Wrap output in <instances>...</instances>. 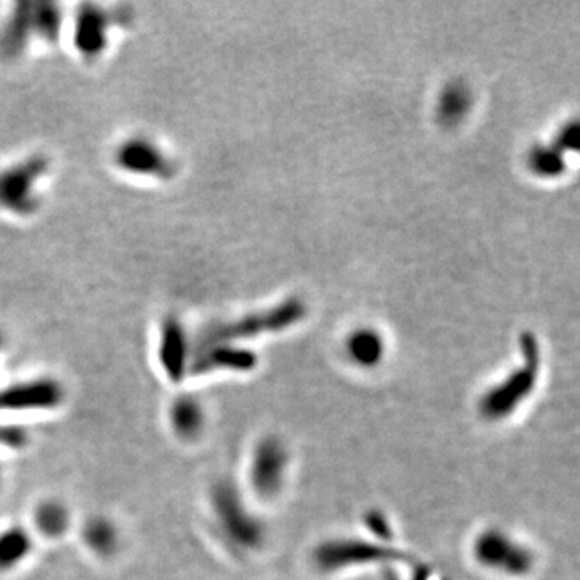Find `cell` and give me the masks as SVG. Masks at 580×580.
Segmentation results:
<instances>
[{
	"instance_id": "cell-4",
	"label": "cell",
	"mask_w": 580,
	"mask_h": 580,
	"mask_svg": "<svg viewBox=\"0 0 580 580\" xmlns=\"http://www.w3.org/2000/svg\"><path fill=\"white\" fill-rule=\"evenodd\" d=\"M213 513L224 540L242 555H253L268 543V526L245 503L241 490L231 482H220L213 489Z\"/></svg>"
},
{
	"instance_id": "cell-6",
	"label": "cell",
	"mask_w": 580,
	"mask_h": 580,
	"mask_svg": "<svg viewBox=\"0 0 580 580\" xmlns=\"http://www.w3.org/2000/svg\"><path fill=\"white\" fill-rule=\"evenodd\" d=\"M303 316V307L299 302H289L270 313L249 316L236 323L221 324L210 329L205 342L220 345L231 340L245 339V337L258 336L261 332L281 331L297 323Z\"/></svg>"
},
{
	"instance_id": "cell-10",
	"label": "cell",
	"mask_w": 580,
	"mask_h": 580,
	"mask_svg": "<svg viewBox=\"0 0 580 580\" xmlns=\"http://www.w3.org/2000/svg\"><path fill=\"white\" fill-rule=\"evenodd\" d=\"M257 366V357L250 350L242 348L220 347L213 345L203 357L197 361L200 371L212 369H232V371H250Z\"/></svg>"
},
{
	"instance_id": "cell-17",
	"label": "cell",
	"mask_w": 580,
	"mask_h": 580,
	"mask_svg": "<svg viewBox=\"0 0 580 580\" xmlns=\"http://www.w3.org/2000/svg\"><path fill=\"white\" fill-rule=\"evenodd\" d=\"M29 540L25 532L13 529L0 535V568H9L25 558Z\"/></svg>"
},
{
	"instance_id": "cell-2",
	"label": "cell",
	"mask_w": 580,
	"mask_h": 580,
	"mask_svg": "<svg viewBox=\"0 0 580 580\" xmlns=\"http://www.w3.org/2000/svg\"><path fill=\"white\" fill-rule=\"evenodd\" d=\"M411 555L400 545H386L365 535H332L311 548L310 563L321 576H342L365 569H397L411 564Z\"/></svg>"
},
{
	"instance_id": "cell-9",
	"label": "cell",
	"mask_w": 580,
	"mask_h": 580,
	"mask_svg": "<svg viewBox=\"0 0 580 580\" xmlns=\"http://www.w3.org/2000/svg\"><path fill=\"white\" fill-rule=\"evenodd\" d=\"M118 162L125 170L141 174H163L170 168L162 152L149 141H131L123 145Z\"/></svg>"
},
{
	"instance_id": "cell-21",
	"label": "cell",
	"mask_w": 580,
	"mask_h": 580,
	"mask_svg": "<svg viewBox=\"0 0 580 580\" xmlns=\"http://www.w3.org/2000/svg\"><path fill=\"white\" fill-rule=\"evenodd\" d=\"M408 580H435L434 571L427 564H411Z\"/></svg>"
},
{
	"instance_id": "cell-20",
	"label": "cell",
	"mask_w": 580,
	"mask_h": 580,
	"mask_svg": "<svg viewBox=\"0 0 580 580\" xmlns=\"http://www.w3.org/2000/svg\"><path fill=\"white\" fill-rule=\"evenodd\" d=\"M535 168H539L543 174H558L563 170V162L553 152H543L535 157Z\"/></svg>"
},
{
	"instance_id": "cell-5",
	"label": "cell",
	"mask_w": 580,
	"mask_h": 580,
	"mask_svg": "<svg viewBox=\"0 0 580 580\" xmlns=\"http://www.w3.org/2000/svg\"><path fill=\"white\" fill-rule=\"evenodd\" d=\"M294 466L289 442L278 434H266L255 442L249 458V489L261 503L278 502L286 493Z\"/></svg>"
},
{
	"instance_id": "cell-14",
	"label": "cell",
	"mask_w": 580,
	"mask_h": 580,
	"mask_svg": "<svg viewBox=\"0 0 580 580\" xmlns=\"http://www.w3.org/2000/svg\"><path fill=\"white\" fill-rule=\"evenodd\" d=\"M361 526L365 529V537L368 539L386 543V545H397L394 522L382 508H377V506L368 508L365 513L361 514Z\"/></svg>"
},
{
	"instance_id": "cell-15",
	"label": "cell",
	"mask_w": 580,
	"mask_h": 580,
	"mask_svg": "<svg viewBox=\"0 0 580 580\" xmlns=\"http://www.w3.org/2000/svg\"><path fill=\"white\" fill-rule=\"evenodd\" d=\"M55 389L49 384H36V386L18 387L12 390L5 402L9 406H17V408H29V406H44L54 403Z\"/></svg>"
},
{
	"instance_id": "cell-8",
	"label": "cell",
	"mask_w": 580,
	"mask_h": 580,
	"mask_svg": "<svg viewBox=\"0 0 580 580\" xmlns=\"http://www.w3.org/2000/svg\"><path fill=\"white\" fill-rule=\"evenodd\" d=\"M25 9L26 12L15 13V17L12 18L2 34L0 46H2L4 54L10 55V57L20 54V50L25 47L26 38H28L31 29H36L47 39H54L57 36L58 12L55 5H38L36 15L29 12L26 5Z\"/></svg>"
},
{
	"instance_id": "cell-22",
	"label": "cell",
	"mask_w": 580,
	"mask_h": 580,
	"mask_svg": "<svg viewBox=\"0 0 580 580\" xmlns=\"http://www.w3.org/2000/svg\"><path fill=\"white\" fill-rule=\"evenodd\" d=\"M577 141H579V129L574 125L564 131L560 139V145L563 149H576Z\"/></svg>"
},
{
	"instance_id": "cell-11",
	"label": "cell",
	"mask_w": 580,
	"mask_h": 580,
	"mask_svg": "<svg viewBox=\"0 0 580 580\" xmlns=\"http://www.w3.org/2000/svg\"><path fill=\"white\" fill-rule=\"evenodd\" d=\"M347 355L352 365L360 369H373L381 365L384 344L379 334L373 331H358L347 340Z\"/></svg>"
},
{
	"instance_id": "cell-7",
	"label": "cell",
	"mask_w": 580,
	"mask_h": 580,
	"mask_svg": "<svg viewBox=\"0 0 580 580\" xmlns=\"http://www.w3.org/2000/svg\"><path fill=\"white\" fill-rule=\"evenodd\" d=\"M46 170V160L33 158L0 174V207L21 215L33 212L38 203L34 197V184Z\"/></svg>"
},
{
	"instance_id": "cell-1",
	"label": "cell",
	"mask_w": 580,
	"mask_h": 580,
	"mask_svg": "<svg viewBox=\"0 0 580 580\" xmlns=\"http://www.w3.org/2000/svg\"><path fill=\"white\" fill-rule=\"evenodd\" d=\"M521 365L482 392L476 400L479 419L490 426L508 423L521 413L539 387L542 357L539 342L531 332L521 336Z\"/></svg>"
},
{
	"instance_id": "cell-12",
	"label": "cell",
	"mask_w": 580,
	"mask_h": 580,
	"mask_svg": "<svg viewBox=\"0 0 580 580\" xmlns=\"http://www.w3.org/2000/svg\"><path fill=\"white\" fill-rule=\"evenodd\" d=\"M108 20L105 13L89 9L83 12L76 25V44L86 55H97L105 44Z\"/></svg>"
},
{
	"instance_id": "cell-13",
	"label": "cell",
	"mask_w": 580,
	"mask_h": 580,
	"mask_svg": "<svg viewBox=\"0 0 580 580\" xmlns=\"http://www.w3.org/2000/svg\"><path fill=\"white\" fill-rule=\"evenodd\" d=\"M173 423L183 437L187 439L197 437L205 423L202 406L194 398H181V402L174 406Z\"/></svg>"
},
{
	"instance_id": "cell-3",
	"label": "cell",
	"mask_w": 580,
	"mask_h": 580,
	"mask_svg": "<svg viewBox=\"0 0 580 580\" xmlns=\"http://www.w3.org/2000/svg\"><path fill=\"white\" fill-rule=\"evenodd\" d=\"M469 556L481 571L503 580H526L539 568V555L531 543L495 524L473 535Z\"/></svg>"
},
{
	"instance_id": "cell-19",
	"label": "cell",
	"mask_w": 580,
	"mask_h": 580,
	"mask_svg": "<svg viewBox=\"0 0 580 580\" xmlns=\"http://www.w3.org/2000/svg\"><path fill=\"white\" fill-rule=\"evenodd\" d=\"M39 526L42 531L47 534H58L62 531L65 522H67V514L63 513L62 508L58 505L42 506L38 516Z\"/></svg>"
},
{
	"instance_id": "cell-18",
	"label": "cell",
	"mask_w": 580,
	"mask_h": 580,
	"mask_svg": "<svg viewBox=\"0 0 580 580\" xmlns=\"http://www.w3.org/2000/svg\"><path fill=\"white\" fill-rule=\"evenodd\" d=\"M86 539L99 551H108L115 545L113 527L105 521H94L87 527Z\"/></svg>"
},
{
	"instance_id": "cell-16",
	"label": "cell",
	"mask_w": 580,
	"mask_h": 580,
	"mask_svg": "<svg viewBox=\"0 0 580 580\" xmlns=\"http://www.w3.org/2000/svg\"><path fill=\"white\" fill-rule=\"evenodd\" d=\"M184 353L183 332L179 331L176 324H168L163 337V363L171 376L179 377V371H183Z\"/></svg>"
}]
</instances>
